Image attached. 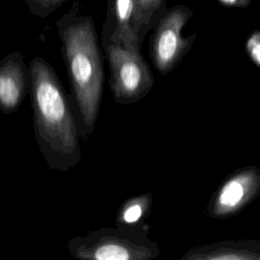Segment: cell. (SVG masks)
I'll use <instances>...</instances> for the list:
<instances>
[{"label": "cell", "mask_w": 260, "mask_h": 260, "mask_svg": "<svg viewBox=\"0 0 260 260\" xmlns=\"http://www.w3.org/2000/svg\"><path fill=\"white\" fill-rule=\"evenodd\" d=\"M245 50L251 61L260 68V29L253 30L247 38Z\"/></svg>", "instance_id": "cell-13"}, {"label": "cell", "mask_w": 260, "mask_h": 260, "mask_svg": "<svg viewBox=\"0 0 260 260\" xmlns=\"http://www.w3.org/2000/svg\"><path fill=\"white\" fill-rule=\"evenodd\" d=\"M193 17L186 5L173 6L162 13L153 27L149 53L155 69L162 75L173 71L191 50L196 34L187 38L182 31Z\"/></svg>", "instance_id": "cell-5"}, {"label": "cell", "mask_w": 260, "mask_h": 260, "mask_svg": "<svg viewBox=\"0 0 260 260\" xmlns=\"http://www.w3.org/2000/svg\"><path fill=\"white\" fill-rule=\"evenodd\" d=\"M137 35L142 44L147 32L154 27L159 17L166 11L167 0H136Z\"/></svg>", "instance_id": "cell-11"}, {"label": "cell", "mask_w": 260, "mask_h": 260, "mask_svg": "<svg viewBox=\"0 0 260 260\" xmlns=\"http://www.w3.org/2000/svg\"><path fill=\"white\" fill-rule=\"evenodd\" d=\"M28 66L18 51L0 60V111L12 114L19 109L28 93Z\"/></svg>", "instance_id": "cell-8"}, {"label": "cell", "mask_w": 260, "mask_h": 260, "mask_svg": "<svg viewBox=\"0 0 260 260\" xmlns=\"http://www.w3.org/2000/svg\"><path fill=\"white\" fill-rule=\"evenodd\" d=\"M62 54L81 139L94 130L104 90V63L90 16H64L58 22Z\"/></svg>", "instance_id": "cell-2"}, {"label": "cell", "mask_w": 260, "mask_h": 260, "mask_svg": "<svg viewBox=\"0 0 260 260\" xmlns=\"http://www.w3.org/2000/svg\"><path fill=\"white\" fill-rule=\"evenodd\" d=\"M217 1L225 7H235V8H245V7H248L251 3V0H217Z\"/></svg>", "instance_id": "cell-14"}, {"label": "cell", "mask_w": 260, "mask_h": 260, "mask_svg": "<svg viewBox=\"0 0 260 260\" xmlns=\"http://www.w3.org/2000/svg\"><path fill=\"white\" fill-rule=\"evenodd\" d=\"M136 5V0L109 1L102 43H113L129 51L140 52L142 44L137 35Z\"/></svg>", "instance_id": "cell-7"}, {"label": "cell", "mask_w": 260, "mask_h": 260, "mask_svg": "<svg viewBox=\"0 0 260 260\" xmlns=\"http://www.w3.org/2000/svg\"><path fill=\"white\" fill-rule=\"evenodd\" d=\"M153 197L151 193H142L127 198L118 209L116 225L137 226L150 214Z\"/></svg>", "instance_id": "cell-10"}, {"label": "cell", "mask_w": 260, "mask_h": 260, "mask_svg": "<svg viewBox=\"0 0 260 260\" xmlns=\"http://www.w3.org/2000/svg\"><path fill=\"white\" fill-rule=\"evenodd\" d=\"M67 249L80 260H151L160 253L141 225L100 228L71 238Z\"/></svg>", "instance_id": "cell-3"}, {"label": "cell", "mask_w": 260, "mask_h": 260, "mask_svg": "<svg viewBox=\"0 0 260 260\" xmlns=\"http://www.w3.org/2000/svg\"><path fill=\"white\" fill-rule=\"evenodd\" d=\"M181 260H260V241L228 240L195 246Z\"/></svg>", "instance_id": "cell-9"}, {"label": "cell", "mask_w": 260, "mask_h": 260, "mask_svg": "<svg viewBox=\"0 0 260 260\" xmlns=\"http://www.w3.org/2000/svg\"><path fill=\"white\" fill-rule=\"evenodd\" d=\"M110 68V88L120 105L143 99L152 88L153 74L140 52L129 51L113 43H102Z\"/></svg>", "instance_id": "cell-4"}, {"label": "cell", "mask_w": 260, "mask_h": 260, "mask_svg": "<svg viewBox=\"0 0 260 260\" xmlns=\"http://www.w3.org/2000/svg\"><path fill=\"white\" fill-rule=\"evenodd\" d=\"M28 93L36 140L47 166L68 172L81 159L80 134L69 94L45 59L28 64Z\"/></svg>", "instance_id": "cell-1"}, {"label": "cell", "mask_w": 260, "mask_h": 260, "mask_svg": "<svg viewBox=\"0 0 260 260\" xmlns=\"http://www.w3.org/2000/svg\"><path fill=\"white\" fill-rule=\"evenodd\" d=\"M260 195V168L247 166L236 170L212 193L206 212L214 219L236 216Z\"/></svg>", "instance_id": "cell-6"}, {"label": "cell", "mask_w": 260, "mask_h": 260, "mask_svg": "<svg viewBox=\"0 0 260 260\" xmlns=\"http://www.w3.org/2000/svg\"><path fill=\"white\" fill-rule=\"evenodd\" d=\"M29 6L30 11L39 16H46L57 7L68 0H24Z\"/></svg>", "instance_id": "cell-12"}]
</instances>
